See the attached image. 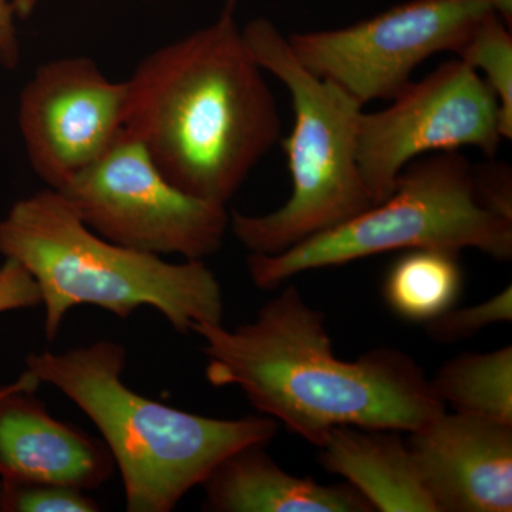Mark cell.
I'll return each mask as SVG.
<instances>
[{"mask_svg": "<svg viewBox=\"0 0 512 512\" xmlns=\"http://www.w3.org/2000/svg\"><path fill=\"white\" fill-rule=\"evenodd\" d=\"M192 332L202 339L212 386L238 387L259 414L316 447L335 427L413 433L446 412L424 370L402 350L376 348L355 360L336 355L325 315L295 286L252 322L232 330L202 323Z\"/></svg>", "mask_w": 512, "mask_h": 512, "instance_id": "1", "label": "cell"}, {"mask_svg": "<svg viewBox=\"0 0 512 512\" xmlns=\"http://www.w3.org/2000/svg\"><path fill=\"white\" fill-rule=\"evenodd\" d=\"M231 9L138 63L127 80L124 120L171 183L222 205L278 143L282 128L264 69Z\"/></svg>", "mask_w": 512, "mask_h": 512, "instance_id": "2", "label": "cell"}, {"mask_svg": "<svg viewBox=\"0 0 512 512\" xmlns=\"http://www.w3.org/2000/svg\"><path fill=\"white\" fill-rule=\"evenodd\" d=\"M126 348L111 340L26 357V372L55 386L96 424L123 478L128 512H170L217 464L278 433L271 417L214 419L147 399L123 382Z\"/></svg>", "mask_w": 512, "mask_h": 512, "instance_id": "3", "label": "cell"}, {"mask_svg": "<svg viewBox=\"0 0 512 512\" xmlns=\"http://www.w3.org/2000/svg\"><path fill=\"white\" fill-rule=\"evenodd\" d=\"M0 254L35 279L49 342L59 335L67 312L80 305L119 318L151 306L183 335L224 319L220 282L204 261L171 264L114 244L87 227L52 188L10 208L0 221Z\"/></svg>", "mask_w": 512, "mask_h": 512, "instance_id": "4", "label": "cell"}, {"mask_svg": "<svg viewBox=\"0 0 512 512\" xmlns=\"http://www.w3.org/2000/svg\"><path fill=\"white\" fill-rule=\"evenodd\" d=\"M242 35L256 63L291 94L295 123L284 150L292 194L279 210L266 215L234 212L229 225L251 254L275 255L375 205L356 158L363 106L338 84L303 66L288 37L269 20H252Z\"/></svg>", "mask_w": 512, "mask_h": 512, "instance_id": "5", "label": "cell"}, {"mask_svg": "<svg viewBox=\"0 0 512 512\" xmlns=\"http://www.w3.org/2000/svg\"><path fill=\"white\" fill-rule=\"evenodd\" d=\"M416 248L477 249L511 259L512 221L480 204L474 165L458 151L417 158L386 200L284 252L251 254L247 266L255 286L274 289L302 272Z\"/></svg>", "mask_w": 512, "mask_h": 512, "instance_id": "6", "label": "cell"}, {"mask_svg": "<svg viewBox=\"0 0 512 512\" xmlns=\"http://www.w3.org/2000/svg\"><path fill=\"white\" fill-rule=\"evenodd\" d=\"M92 231L121 247L204 261L222 247L225 205L171 183L126 128L113 146L56 190Z\"/></svg>", "mask_w": 512, "mask_h": 512, "instance_id": "7", "label": "cell"}, {"mask_svg": "<svg viewBox=\"0 0 512 512\" xmlns=\"http://www.w3.org/2000/svg\"><path fill=\"white\" fill-rule=\"evenodd\" d=\"M494 13L511 23L512 0H410L345 28L295 33L288 43L303 66L365 107L394 99L417 66L456 52Z\"/></svg>", "mask_w": 512, "mask_h": 512, "instance_id": "8", "label": "cell"}, {"mask_svg": "<svg viewBox=\"0 0 512 512\" xmlns=\"http://www.w3.org/2000/svg\"><path fill=\"white\" fill-rule=\"evenodd\" d=\"M390 101L392 106L375 113L362 111L357 121V165L375 205L424 154L474 147L491 158L508 140L494 93L458 57Z\"/></svg>", "mask_w": 512, "mask_h": 512, "instance_id": "9", "label": "cell"}, {"mask_svg": "<svg viewBox=\"0 0 512 512\" xmlns=\"http://www.w3.org/2000/svg\"><path fill=\"white\" fill-rule=\"evenodd\" d=\"M128 84L89 57L42 64L20 94L19 126L35 173L59 190L99 160L124 128Z\"/></svg>", "mask_w": 512, "mask_h": 512, "instance_id": "10", "label": "cell"}, {"mask_svg": "<svg viewBox=\"0 0 512 512\" xmlns=\"http://www.w3.org/2000/svg\"><path fill=\"white\" fill-rule=\"evenodd\" d=\"M407 446L437 512L512 511V424L444 412Z\"/></svg>", "mask_w": 512, "mask_h": 512, "instance_id": "11", "label": "cell"}, {"mask_svg": "<svg viewBox=\"0 0 512 512\" xmlns=\"http://www.w3.org/2000/svg\"><path fill=\"white\" fill-rule=\"evenodd\" d=\"M35 376L0 387V480L101 487L114 473L103 440L57 420L36 397Z\"/></svg>", "mask_w": 512, "mask_h": 512, "instance_id": "12", "label": "cell"}, {"mask_svg": "<svg viewBox=\"0 0 512 512\" xmlns=\"http://www.w3.org/2000/svg\"><path fill=\"white\" fill-rule=\"evenodd\" d=\"M266 444L229 454L205 478L204 510L215 512H375L352 485L296 477L275 463Z\"/></svg>", "mask_w": 512, "mask_h": 512, "instance_id": "13", "label": "cell"}, {"mask_svg": "<svg viewBox=\"0 0 512 512\" xmlns=\"http://www.w3.org/2000/svg\"><path fill=\"white\" fill-rule=\"evenodd\" d=\"M400 431L342 426L320 444V464L345 478L373 510L437 512Z\"/></svg>", "mask_w": 512, "mask_h": 512, "instance_id": "14", "label": "cell"}, {"mask_svg": "<svg viewBox=\"0 0 512 512\" xmlns=\"http://www.w3.org/2000/svg\"><path fill=\"white\" fill-rule=\"evenodd\" d=\"M460 252L440 248L403 251L389 266L383 301L397 318L427 325L457 305L463 293Z\"/></svg>", "mask_w": 512, "mask_h": 512, "instance_id": "15", "label": "cell"}, {"mask_svg": "<svg viewBox=\"0 0 512 512\" xmlns=\"http://www.w3.org/2000/svg\"><path fill=\"white\" fill-rule=\"evenodd\" d=\"M444 406L456 413L512 424V348L463 353L430 379Z\"/></svg>", "mask_w": 512, "mask_h": 512, "instance_id": "16", "label": "cell"}, {"mask_svg": "<svg viewBox=\"0 0 512 512\" xmlns=\"http://www.w3.org/2000/svg\"><path fill=\"white\" fill-rule=\"evenodd\" d=\"M458 59L467 63L487 83L500 104L505 133L512 138V36L503 16H487L456 50Z\"/></svg>", "mask_w": 512, "mask_h": 512, "instance_id": "17", "label": "cell"}, {"mask_svg": "<svg viewBox=\"0 0 512 512\" xmlns=\"http://www.w3.org/2000/svg\"><path fill=\"white\" fill-rule=\"evenodd\" d=\"M100 504L82 488L36 481L0 480L2 512H97Z\"/></svg>", "mask_w": 512, "mask_h": 512, "instance_id": "18", "label": "cell"}, {"mask_svg": "<svg viewBox=\"0 0 512 512\" xmlns=\"http://www.w3.org/2000/svg\"><path fill=\"white\" fill-rule=\"evenodd\" d=\"M511 320L512 288L508 285L485 302L468 308L457 309L454 306L439 318L427 323L426 330L430 338L436 342L456 343L473 338L485 328Z\"/></svg>", "mask_w": 512, "mask_h": 512, "instance_id": "19", "label": "cell"}, {"mask_svg": "<svg viewBox=\"0 0 512 512\" xmlns=\"http://www.w3.org/2000/svg\"><path fill=\"white\" fill-rule=\"evenodd\" d=\"M474 187L485 210L512 221V175L508 165H477L474 167Z\"/></svg>", "mask_w": 512, "mask_h": 512, "instance_id": "20", "label": "cell"}, {"mask_svg": "<svg viewBox=\"0 0 512 512\" xmlns=\"http://www.w3.org/2000/svg\"><path fill=\"white\" fill-rule=\"evenodd\" d=\"M42 305L39 288L29 272L12 259L0 266V313Z\"/></svg>", "mask_w": 512, "mask_h": 512, "instance_id": "21", "label": "cell"}, {"mask_svg": "<svg viewBox=\"0 0 512 512\" xmlns=\"http://www.w3.org/2000/svg\"><path fill=\"white\" fill-rule=\"evenodd\" d=\"M15 18L10 0H0V62L9 69L18 66L20 57Z\"/></svg>", "mask_w": 512, "mask_h": 512, "instance_id": "22", "label": "cell"}, {"mask_svg": "<svg viewBox=\"0 0 512 512\" xmlns=\"http://www.w3.org/2000/svg\"><path fill=\"white\" fill-rule=\"evenodd\" d=\"M37 2H39V0H10L13 10H15L16 18L22 19L30 16V13L35 10Z\"/></svg>", "mask_w": 512, "mask_h": 512, "instance_id": "23", "label": "cell"}, {"mask_svg": "<svg viewBox=\"0 0 512 512\" xmlns=\"http://www.w3.org/2000/svg\"><path fill=\"white\" fill-rule=\"evenodd\" d=\"M235 0H228V8H232V5H234Z\"/></svg>", "mask_w": 512, "mask_h": 512, "instance_id": "24", "label": "cell"}]
</instances>
